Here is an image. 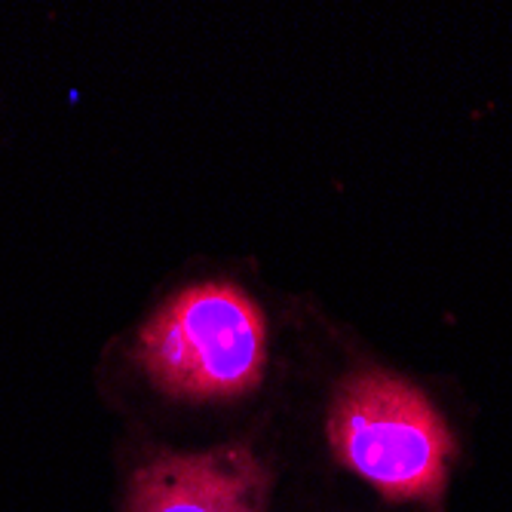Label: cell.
<instances>
[{
  "label": "cell",
  "instance_id": "cell-1",
  "mask_svg": "<svg viewBox=\"0 0 512 512\" xmlns=\"http://www.w3.org/2000/svg\"><path fill=\"white\" fill-rule=\"evenodd\" d=\"M329 436L344 467L390 500H433L448 479L454 442L436 408L390 375L350 381L332 411Z\"/></svg>",
  "mask_w": 512,
  "mask_h": 512
},
{
  "label": "cell",
  "instance_id": "cell-2",
  "mask_svg": "<svg viewBox=\"0 0 512 512\" xmlns=\"http://www.w3.org/2000/svg\"><path fill=\"white\" fill-rule=\"evenodd\" d=\"M138 362L175 396H240L264 371V319L234 286H194L145 325Z\"/></svg>",
  "mask_w": 512,
  "mask_h": 512
},
{
  "label": "cell",
  "instance_id": "cell-3",
  "mask_svg": "<svg viewBox=\"0 0 512 512\" xmlns=\"http://www.w3.org/2000/svg\"><path fill=\"white\" fill-rule=\"evenodd\" d=\"M267 473L246 448L160 454L135 473L129 512H261Z\"/></svg>",
  "mask_w": 512,
  "mask_h": 512
}]
</instances>
